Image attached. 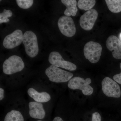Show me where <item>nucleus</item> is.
I'll return each instance as SVG.
<instances>
[{
    "label": "nucleus",
    "mask_w": 121,
    "mask_h": 121,
    "mask_svg": "<svg viewBox=\"0 0 121 121\" xmlns=\"http://www.w3.org/2000/svg\"><path fill=\"white\" fill-rule=\"evenodd\" d=\"M45 73L50 81L56 83L66 82L73 76L72 73L52 65L46 69Z\"/></svg>",
    "instance_id": "f257e3e1"
},
{
    "label": "nucleus",
    "mask_w": 121,
    "mask_h": 121,
    "mask_svg": "<svg viewBox=\"0 0 121 121\" xmlns=\"http://www.w3.org/2000/svg\"><path fill=\"white\" fill-rule=\"evenodd\" d=\"M23 42L26 54L31 58H34L38 55L39 46L37 36L31 31H27L24 33Z\"/></svg>",
    "instance_id": "f03ea898"
},
{
    "label": "nucleus",
    "mask_w": 121,
    "mask_h": 121,
    "mask_svg": "<svg viewBox=\"0 0 121 121\" xmlns=\"http://www.w3.org/2000/svg\"><path fill=\"white\" fill-rule=\"evenodd\" d=\"M91 82L90 78L84 79L79 77H75L72 78L68 82V86L72 90H79L82 91L85 95H91L94 91V89L90 84Z\"/></svg>",
    "instance_id": "7ed1b4c3"
},
{
    "label": "nucleus",
    "mask_w": 121,
    "mask_h": 121,
    "mask_svg": "<svg viewBox=\"0 0 121 121\" xmlns=\"http://www.w3.org/2000/svg\"><path fill=\"white\" fill-rule=\"evenodd\" d=\"M25 65L20 56L13 55L5 60L3 64V71L4 74L11 75L21 71Z\"/></svg>",
    "instance_id": "20e7f679"
},
{
    "label": "nucleus",
    "mask_w": 121,
    "mask_h": 121,
    "mask_svg": "<svg viewBox=\"0 0 121 121\" xmlns=\"http://www.w3.org/2000/svg\"><path fill=\"white\" fill-rule=\"evenodd\" d=\"M102 47L100 44L94 41H89L84 45V56L91 63H95L100 59L102 55Z\"/></svg>",
    "instance_id": "39448f33"
},
{
    "label": "nucleus",
    "mask_w": 121,
    "mask_h": 121,
    "mask_svg": "<svg viewBox=\"0 0 121 121\" xmlns=\"http://www.w3.org/2000/svg\"><path fill=\"white\" fill-rule=\"evenodd\" d=\"M102 89L107 97L119 98L121 97V88L117 83L109 77L104 78L102 82Z\"/></svg>",
    "instance_id": "423d86ee"
},
{
    "label": "nucleus",
    "mask_w": 121,
    "mask_h": 121,
    "mask_svg": "<svg viewBox=\"0 0 121 121\" xmlns=\"http://www.w3.org/2000/svg\"><path fill=\"white\" fill-rule=\"evenodd\" d=\"M58 25L60 32L65 36L72 37L75 35L76 29L73 20L70 17H61L59 19Z\"/></svg>",
    "instance_id": "0eeeda50"
},
{
    "label": "nucleus",
    "mask_w": 121,
    "mask_h": 121,
    "mask_svg": "<svg viewBox=\"0 0 121 121\" xmlns=\"http://www.w3.org/2000/svg\"><path fill=\"white\" fill-rule=\"evenodd\" d=\"M48 61L53 66L69 71H74L77 68L76 65L69 61L64 60L61 55L56 52H52L50 53Z\"/></svg>",
    "instance_id": "6e6552de"
},
{
    "label": "nucleus",
    "mask_w": 121,
    "mask_h": 121,
    "mask_svg": "<svg viewBox=\"0 0 121 121\" xmlns=\"http://www.w3.org/2000/svg\"><path fill=\"white\" fill-rule=\"evenodd\" d=\"M98 17V13L96 9H91L87 11L80 17L79 23L81 27L86 31L91 30Z\"/></svg>",
    "instance_id": "1a4fd4ad"
},
{
    "label": "nucleus",
    "mask_w": 121,
    "mask_h": 121,
    "mask_svg": "<svg viewBox=\"0 0 121 121\" xmlns=\"http://www.w3.org/2000/svg\"><path fill=\"white\" fill-rule=\"evenodd\" d=\"M23 36V35L21 30H15L5 37L3 41V45L7 49L14 48L22 43Z\"/></svg>",
    "instance_id": "9d476101"
},
{
    "label": "nucleus",
    "mask_w": 121,
    "mask_h": 121,
    "mask_svg": "<svg viewBox=\"0 0 121 121\" xmlns=\"http://www.w3.org/2000/svg\"><path fill=\"white\" fill-rule=\"evenodd\" d=\"M106 46L108 50L112 52L114 58L121 59V41L117 37L110 36L107 40Z\"/></svg>",
    "instance_id": "9b49d317"
},
{
    "label": "nucleus",
    "mask_w": 121,
    "mask_h": 121,
    "mask_svg": "<svg viewBox=\"0 0 121 121\" xmlns=\"http://www.w3.org/2000/svg\"><path fill=\"white\" fill-rule=\"evenodd\" d=\"M29 113L31 117L42 119L45 117V112L43 105L41 103L31 102L29 103Z\"/></svg>",
    "instance_id": "f8f14e48"
},
{
    "label": "nucleus",
    "mask_w": 121,
    "mask_h": 121,
    "mask_svg": "<svg viewBox=\"0 0 121 121\" xmlns=\"http://www.w3.org/2000/svg\"><path fill=\"white\" fill-rule=\"evenodd\" d=\"M27 92L28 95L37 102H47L51 99V96L48 93L44 91L40 93L33 88H29Z\"/></svg>",
    "instance_id": "ddd939ff"
},
{
    "label": "nucleus",
    "mask_w": 121,
    "mask_h": 121,
    "mask_svg": "<svg viewBox=\"0 0 121 121\" xmlns=\"http://www.w3.org/2000/svg\"><path fill=\"white\" fill-rule=\"evenodd\" d=\"M61 2L65 5L66 9L64 12V15L67 16H75L78 11L77 1L75 0H62Z\"/></svg>",
    "instance_id": "4468645a"
},
{
    "label": "nucleus",
    "mask_w": 121,
    "mask_h": 121,
    "mask_svg": "<svg viewBox=\"0 0 121 121\" xmlns=\"http://www.w3.org/2000/svg\"><path fill=\"white\" fill-rule=\"evenodd\" d=\"M105 2L109 10L113 13L121 12V0H106Z\"/></svg>",
    "instance_id": "2eb2a0df"
},
{
    "label": "nucleus",
    "mask_w": 121,
    "mask_h": 121,
    "mask_svg": "<svg viewBox=\"0 0 121 121\" xmlns=\"http://www.w3.org/2000/svg\"><path fill=\"white\" fill-rule=\"evenodd\" d=\"M4 121H24L23 117L20 112L12 110L6 115Z\"/></svg>",
    "instance_id": "dca6fc26"
},
{
    "label": "nucleus",
    "mask_w": 121,
    "mask_h": 121,
    "mask_svg": "<svg viewBox=\"0 0 121 121\" xmlns=\"http://www.w3.org/2000/svg\"><path fill=\"white\" fill-rule=\"evenodd\" d=\"M95 2V0H80L78 2V7L82 10L88 11L92 9Z\"/></svg>",
    "instance_id": "f3484780"
},
{
    "label": "nucleus",
    "mask_w": 121,
    "mask_h": 121,
    "mask_svg": "<svg viewBox=\"0 0 121 121\" xmlns=\"http://www.w3.org/2000/svg\"><path fill=\"white\" fill-rule=\"evenodd\" d=\"M13 13L10 10L4 9L3 12L0 13V24L4 23H8L9 22L8 17L12 16Z\"/></svg>",
    "instance_id": "a211bd4d"
},
{
    "label": "nucleus",
    "mask_w": 121,
    "mask_h": 121,
    "mask_svg": "<svg viewBox=\"0 0 121 121\" xmlns=\"http://www.w3.org/2000/svg\"><path fill=\"white\" fill-rule=\"evenodd\" d=\"M16 1L18 6L24 9L29 8L33 3V0H17Z\"/></svg>",
    "instance_id": "6ab92c4d"
},
{
    "label": "nucleus",
    "mask_w": 121,
    "mask_h": 121,
    "mask_svg": "<svg viewBox=\"0 0 121 121\" xmlns=\"http://www.w3.org/2000/svg\"><path fill=\"white\" fill-rule=\"evenodd\" d=\"M91 121H101V117L99 113L97 112L93 113Z\"/></svg>",
    "instance_id": "aec40b11"
},
{
    "label": "nucleus",
    "mask_w": 121,
    "mask_h": 121,
    "mask_svg": "<svg viewBox=\"0 0 121 121\" xmlns=\"http://www.w3.org/2000/svg\"><path fill=\"white\" fill-rule=\"evenodd\" d=\"M120 68L121 69V72L119 74H117L114 76L113 79L115 82L121 84V63L120 64Z\"/></svg>",
    "instance_id": "412c9836"
},
{
    "label": "nucleus",
    "mask_w": 121,
    "mask_h": 121,
    "mask_svg": "<svg viewBox=\"0 0 121 121\" xmlns=\"http://www.w3.org/2000/svg\"><path fill=\"white\" fill-rule=\"evenodd\" d=\"M4 90L2 88H0V100L1 101L4 97Z\"/></svg>",
    "instance_id": "4be33fe9"
},
{
    "label": "nucleus",
    "mask_w": 121,
    "mask_h": 121,
    "mask_svg": "<svg viewBox=\"0 0 121 121\" xmlns=\"http://www.w3.org/2000/svg\"><path fill=\"white\" fill-rule=\"evenodd\" d=\"M53 121H64L61 118L59 117H56L53 119Z\"/></svg>",
    "instance_id": "5701e85b"
},
{
    "label": "nucleus",
    "mask_w": 121,
    "mask_h": 121,
    "mask_svg": "<svg viewBox=\"0 0 121 121\" xmlns=\"http://www.w3.org/2000/svg\"><path fill=\"white\" fill-rule=\"evenodd\" d=\"M119 38H120V40L121 41V32L120 33V35H119Z\"/></svg>",
    "instance_id": "b1692460"
},
{
    "label": "nucleus",
    "mask_w": 121,
    "mask_h": 121,
    "mask_svg": "<svg viewBox=\"0 0 121 121\" xmlns=\"http://www.w3.org/2000/svg\"></svg>",
    "instance_id": "393cba45"
}]
</instances>
